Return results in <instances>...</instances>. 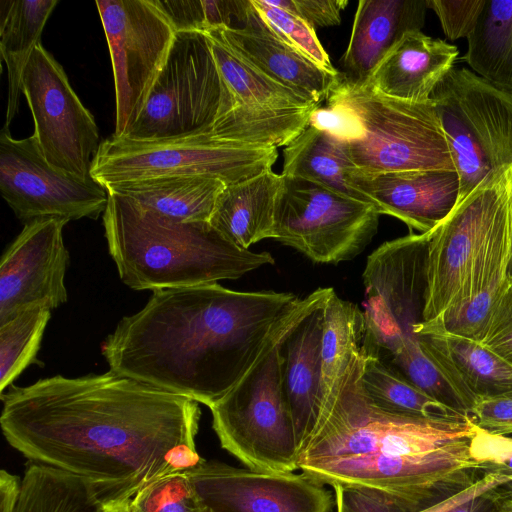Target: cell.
<instances>
[{"label":"cell","instance_id":"cell-25","mask_svg":"<svg viewBox=\"0 0 512 512\" xmlns=\"http://www.w3.org/2000/svg\"><path fill=\"white\" fill-rule=\"evenodd\" d=\"M427 0H361L342 58L346 79L361 83L407 32L425 24Z\"/></svg>","mask_w":512,"mask_h":512},{"label":"cell","instance_id":"cell-18","mask_svg":"<svg viewBox=\"0 0 512 512\" xmlns=\"http://www.w3.org/2000/svg\"><path fill=\"white\" fill-rule=\"evenodd\" d=\"M67 220L39 218L23 230L1 257L0 325L22 311L67 301L65 273L69 253L63 241Z\"/></svg>","mask_w":512,"mask_h":512},{"label":"cell","instance_id":"cell-43","mask_svg":"<svg viewBox=\"0 0 512 512\" xmlns=\"http://www.w3.org/2000/svg\"><path fill=\"white\" fill-rule=\"evenodd\" d=\"M269 4L286 9L315 27L336 26L341 23V11L346 0H267Z\"/></svg>","mask_w":512,"mask_h":512},{"label":"cell","instance_id":"cell-14","mask_svg":"<svg viewBox=\"0 0 512 512\" xmlns=\"http://www.w3.org/2000/svg\"><path fill=\"white\" fill-rule=\"evenodd\" d=\"M512 205V165L483 180L430 230L423 321L453 302L497 222Z\"/></svg>","mask_w":512,"mask_h":512},{"label":"cell","instance_id":"cell-22","mask_svg":"<svg viewBox=\"0 0 512 512\" xmlns=\"http://www.w3.org/2000/svg\"><path fill=\"white\" fill-rule=\"evenodd\" d=\"M413 333L469 414L480 399L512 394V366L480 341L450 333L436 320L420 322Z\"/></svg>","mask_w":512,"mask_h":512},{"label":"cell","instance_id":"cell-36","mask_svg":"<svg viewBox=\"0 0 512 512\" xmlns=\"http://www.w3.org/2000/svg\"><path fill=\"white\" fill-rule=\"evenodd\" d=\"M251 3L261 18L285 42L327 71L338 72L321 45L315 28L309 23L286 9L269 4L267 0H251Z\"/></svg>","mask_w":512,"mask_h":512},{"label":"cell","instance_id":"cell-31","mask_svg":"<svg viewBox=\"0 0 512 512\" xmlns=\"http://www.w3.org/2000/svg\"><path fill=\"white\" fill-rule=\"evenodd\" d=\"M467 41L472 71L512 97V0H486Z\"/></svg>","mask_w":512,"mask_h":512},{"label":"cell","instance_id":"cell-21","mask_svg":"<svg viewBox=\"0 0 512 512\" xmlns=\"http://www.w3.org/2000/svg\"><path fill=\"white\" fill-rule=\"evenodd\" d=\"M512 205L503 213L450 306L436 320L446 331L482 341L511 279Z\"/></svg>","mask_w":512,"mask_h":512},{"label":"cell","instance_id":"cell-10","mask_svg":"<svg viewBox=\"0 0 512 512\" xmlns=\"http://www.w3.org/2000/svg\"><path fill=\"white\" fill-rule=\"evenodd\" d=\"M477 426L467 419H435L391 414L366 395L319 419L302 447L298 464L342 456L413 455L469 439Z\"/></svg>","mask_w":512,"mask_h":512},{"label":"cell","instance_id":"cell-34","mask_svg":"<svg viewBox=\"0 0 512 512\" xmlns=\"http://www.w3.org/2000/svg\"><path fill=\"white\" fill-rule=\"evenodd\" d=\"M50 316L48 306L35 305L0 325L1 394L28 365L40 363L36 355Z\"/></svg>","mask_w":512,"mask_h":512},{"label":"cell","instance_id":"cell-45","mask_svg":"<svg viewBox=\"0 0 512 512\" xmlns=\"http://www.w3.org/2000/svg\"><path fill=\"white\" fill-rule=\"evenodd\" d=\"M491 489L492 488L445 512H502L501 502L494 496Z\"/></svg>","mask_w":512,"mask_h":512},{"label":"cell","instance_id":"cell-24","mask_svg":"<svg viewBox=\"0 0 512 512\" xmlns=\"http://www.w3.org/2000/svg\"><path fill=\"white\" fill-rule=\"evenodd\" d=\"M459 54L455 45L424 34L405 33L362 84L385 96L427 102Z\"/></svg>","mask_w":512,"mask_h":512},{"label":"cell","instance_id":"cell-27","mask_svg":"<svg viewBox=\"0 0 512 512\" xmlns=\"http://www.w3.org/2000/svg\"><path fill=\"white\" fill-rule=\"evenodd\" d=\"M282 183V174L269 169L225 185L215 201L209 223L241 249L273 238L276 203Z\"/></svg>","mask_w":512,"mask_h":512},{"label":"cell","instance_id":"cell-9","mask_svg":"<svg viewBox=\"0 0 512 512\" xmlns=\"http://www.w3.org/2000/svg\"><path fill=\"white\" fill-rule=\"evenodd\" d=\"M380 215L370 202L304 179L283 176L273 239L313 262L338 264L355 258L366 248L377 232Z\"/></svg>","mask_w":512,"mask_h":512},{"label":"cell","instance_id":"cell-17","mask_svg":"<svg viewBox=\"0 0 512 512\" xmlns=\"http://www.w3.org/2000/svg\"><path fill=\"white\" fill-rule=\"evenodd\" d=\"M203 512H331L332 494L305 473L207 461L186 471Z\"/></svg>","mask_w":512,"mask_h":512},{"label":"cell","instance_id":"cell-7","mask_svg":"<svg viewBox=\"0 0 512 512\" xmlns=\"http://www.w3.org/2000/svg\"><path fill=\"white\" fill-rule=\"evenodd\" d=\"M460 187L457 203L512 165V97L467 68L453 67L431 96Z\"/></svg>","mask_w":512,"mask_h":512},{"label":"cell","instance_id":"cell-35","mask_svg":"<svg viewBox=\"0 0 512 512\" xmlns=\"http://www.w3.org/2000/svg\"><path fill=\"white\" fill-rule=\"evenodd\" d=\"M387 363L434 400L461 415L469 416L467 406L438 365L422 350L418 339L401 349Z\"/></svg>","mask_w":512,"mask_h":512},{"label":"cell","instance_id":"cell-2","mask_svg":"<svg viewBox=\"0 0 512 512\" xmlns=\"http://www.w3.org/2000/svg\"><path fill=\"white\" fill-rule=\"evenodd\" d=\"M332 291L318 288L298 298L218 283L154 290L139 312L119 321L102 354L120 376L210 407Z\"/></svg>","mask_w":512,"mask_h":512},{"label":"cell","instance_id":"cell-13","mask_svg":"<svg viewBox=\"0 0 512 512\" xmlns=\"http://www.w3.org/2000/svg\"><path fill=\"white\" fill-rule=\"evenodd\" d=\"M220 98V75L206 34L177 32L168 59L126 137L212 133Z\"/></svg>","mask_w":512,"mask_h":512},{"label":"cell","instance_id":"cell-26","mask_svg":"<svg viewBox=\"0 0 512 512\" xmlns=\"http://www.w3.org/2000/svg\"><path fill=\"white\" fill-rule=\"evenodd\" d=\"M324 305L300 321L281 345L284 386L299 453L312 434L319 415Z\"/></svg>","mask_w":512,"mask_h":512},{"label":"cell","instance_id":"cell-42","mask_svg":"<svg viewBox=\"0 0 512 512\" xmlns=\"http://www.w3.org/2000/svg\"><path fill=\"white\" fill-rule=\"evenodd\" d=\"M481 343L512 366V280L491 317Z\"/></svg>","mask_w":512,"mask_h":512},{"label":"cell","instance_id":"cell-38","mask_svg":"<svg viewBox=\"0 0 512 512\" xmlns=\"http://www.w3.org/2000/svg\"><path fill=\"white\" fill-rule=\"evenodd\" d=\"M332 487L337 512H419L429 507L413 496L384 488L352 484Z\"/></svg>","mask_w":512,"mask_h":512},{"label":"cell","instance_id":"cell-40","mask_svg":"<svg viewBox=\"0 0 512 512\" xmlns=\"http://www.w3.org/2000/svg\"><path fill=\"white\" fill-rule=\"evenodd\" d=\"M486 0H427L437 15L445 36L450 40L466 38L476 27Z\"/></svg>","mask_w":512,"mask_h":512},{"label":"cell","instance_id":"cell-30","mask_svg":"<svg viewBox=\"0 0 512 512\" xmlns=\"http://www.w3.org/2000/svg\"><path fill=\"white\" fill-rule=\"evenodd\" d=\"M353 169L342 143L309 124L283 150V176L304 179L368 202L348 183V174Z\"/></svg>","mask_w":512,"mask_h":512},{"label":"cell","instance_id":"cell-41","mask_svg":"<svg viewBox=\"0 0 512 512\" xmlns=\"http://www.w3.org/2000/svg\"><path fill=\"white\" fill-rule=\"evenodd\" d=\"M469 416L481 430L494 435L511 436L512 394L478 400Z\"/></svg>","mask_w":512,"mask_h":512},{"label":"cell","instance_id":"cell-47","mask_svg":"<svg viewBox=\"0 0 512 512\" xmlns=\"http://www.w3.org/2000/svg\"><path fill=\"white\" fill-rule=\"evenodd\" d=\"M104 512H133L130 502L104 508Z\"/></svg>","mask_w":512,"mask_h":512},{"label":"cell","instance_id":"cell-16","mask_svg":"<svg viewBox=\"0 0 512 512\" xmlns=\"http://www.w3.org/2000/svg\"><path fill=\"white\" fill-rule=\"evenodd\" d=\"M0 190L25 223L39 218L95 219L105 212L109 200L108 190L93 177H77L50 165L34 135L15 139L4 128L0 133Z\"/></svg>","mask_w":512,"mask_h":512},{"label":"cell","instance_id":"cell-48","mask_svg":"<svg viewBox=\"0 0 512 512\" xmlns=\"http://www.w3.org/2000/svg\"><path fill=\"white\" fill-rule=\"evenodd\" d=\"M502 512H512V499L501 501Z\"/></svg>","mask_w":512,"mask_h":512},{"label":"cell","instance_id":"cell-23","mask_svg":"<svg viewBox=\"0 0 512 512\" xmlns=\"http://www.w3.org/2000/svg\"><path fill=\"white\" fill-rule=\"evenodd\" d=\"M323 313L317 420L365 395L362 386L365 362L363 312L354 303L338 297L333 289Z\"/></svg>","mask_w":512,"mask_h":512},{"label":"cell","instance_id":"cell-37","mask_svg":"<svg viewBox=\"0 0 512 512\" xmlns=\"http://www.w3.org/2000/svg\"><path fill=\"white\" fill-rule=\"evenodd\" d=\"M130 505L133 512H203L185 471L153 481L135 495Z\"/></svg>","mask_w":512,"mask_h":512},{"label":"cell","instance_id":"cell-46","mask_svg":"<svg viewBox=\"0 0 512 512\" xmlns=\"http://www.w3.org/2000/svg\"><path fill=\"white\" fill-rule=\"evenodd\" d=\"M21 489V478L6 470L0 472L1 512H13Z\"/></svg>","mask_w":512,"mask_h":512},{"label":"cell","instance_id":"cell-39","mask_svg":"<svg viewBox=\"0 0 512 512\" xmlns=\"http://www.w3.org/2000/svg\"><path fill=\"white\" fill-rule=\"evenodd\" d=\"M470 450L481 476L497 474L507 478L491 489L494 496L500 502L512 499V436L494 435L477 427Z\"/></svg>","mask_w":512,"mask_h":512},{"label":"cell","instance_id":"cell-11","mask_svg":"<svg viewBox=\"0 0 512 512\" xmlns=\"http://www.w3.org/2000/svg\"><path fill=\"white\" fill-rule=\"evenodd\" d=\"M469 439L428 453L355 455L300 462L299 470L322 485L352 484L384 488L434 506L472 486L482 476Z\"/></svg>","mask_w":512,"mask_h":512},{"label":"cell","instance_id":"cell-29","mask_svg":"<svg viewBox=\"0 0 512 512\" xmlns=\"http://www.w3.org/2000/svg\"><path fill=\"white\" fill-rule=\"evenodd\" d=\"M225 185L216 178L182 176L126 183L108 191L127 196L166 218L182 222H209L215 201Z\"/></svg>","mask_w":512,"mask_h":512},{"label":"cell","instance_id":"cell-15","mask_svg":"<svg viewBox=\"0 0 512 512\" xmlns=\"http://www.w3.org/2000/svg\"><path fill=\"white\" fill-rule=\"evenodd\" d=\"M21 90L34 120L33 135L47 162L74 176L91 177L101 144L97 124L63 67L41 43L23 72Z\"/></svg>","mask_w":512,"mask_h":512},{"label":"cell","instance_id":"cell-4","mask_svg":"<svg viewBox=\"0 0 512 512\" xmlns=\"http://www.w3.org/2000/svg\"><path fill=\"white\" fill-rule=\"evenodd\" d=\"M326 100L352 114L351 135L341 143L356 170L367 174L456 171L431 99L421 103L394 99L342 77Z\"/></svg>","mask_w":512,"mask_h":512},{"label":"cell","instance_id":"cell-8","mask_svg":"<svg viewBox=\"0 0 512 512\" xmlns=\"http://www.w3.org/2000/svg\"><path fill=\"white\" fill-rule=\"evenodd\" d=\"M429 239L430 231L411 233L368 256L363 272L366 355L387 362L417 339L413 328L423 321Z\"/></svg>","mask_w":512,"mask_h":512},{"label":"cell","instance_id":"cell-28","mask_svg":"<svg viewBox=\"0 0 512 512\" xmlns=\"http://www.w3.org/2000/svg\"><path fill=\"white\" fill-rule=\"evenodd\" d=\"M57 4L58 0L0 1V52L8 78L4 129H9L18 112L23 72Z\"/></svg>","mask_w":512,"mask_h":512},{"label":"cell","instance_id":"cell-20","mask_svg":"<svg viewBox=\"0 0 512 512\" xmlns=\"http://www.w3.org/2000/svg\"><path fill=\"white\" fill-rule=\"evenodd\" d=\"M245 60L274 81L319 104L328 98L342 75L320 67L280 38L248 0L239 27L215 28Z\"/></svg>","mask_w":512,"mask_h":512},{"label":"cell","instance_id":"cell-1","mask_svg":"<svg viewBox=\"0 0 512 512\" xmlns=\"http://www.w3.org/2000/svg\"><path fill=\"white\" fill-rule=\"evenodd\" d=\"M1 399L7 442L31 462L90 483L104 508L204 461L195 444L198 402L111 370L40 379Z\"/></svg>","mask_w":512,"mask_h":512},{"label":"cell","instance_id":"cell-19","mask_svg":"<svg viewBox=\"0 0 512 512\" xmlns=\"http://www.w3.org/2000/svg\"><path fill=\"white\" fill-rule=\"evenodd\" d=\"M347 180L380 214L395 217L421 233L432 230L451 213L460 187L457 171L445 169L377 174L353 169Z\"/></svg>","mask_w":512,"mask_h":512},{"label":"cell","instance_id":"cell-44","mask_svg":"<svg viewBox=\"0 0 512 512\" xmlns=\"http://www.w3.org/2000/svg\"><path fill=\"white\" fill-rule=\"evenodd\" d=\"M507 481V478L497 474H486L483 475L477 482H475L472 486L465 489L464 491L450 497L449 499L440 502L434 506L423 509L419 512H445L452 507L474 497L483 492L503 484Z\"/></svg>","mask_w":512,"mask_h":512},{"label":"cell","instance_id":"cell-49","mask_svg":"<svg viewBox=\"0 0 512 512\" xmlns=\"http://www.w3.org/2000/svg\"><path fill=\"white\" fill-rule=\"evenodd\" d=\"M509 277L512 278V257H511V262H510V267H509Z\"/></svg>","mask_w":512,"mask_h":512},{"label":"cell","instance_id":"cell-3","mask_svg":"<svg viewBox=\"0 0 512 512\" xmlns=\"http://www.w3.org/2000/svg\"><path fill=\"white\" fill-rule=\"evenodd\" d=\"M103 224L119 276L135 290L213 284L275 263L268 252L235 246L208 221L166 218L114 192Z\"/></svg>","mask_w":512,"mask_h":512},{"label":"cell","instance_id":"cell-32","mask_svg":"<svg viewBox=\"0 0 512 512\" xmlns=\"http://www.w3.org/2000/svg\"><path fill=\"white\" fill-rule=\"evenodd\" d=\"M13 512H104V505L84 479L29 461Z\"/></svg>","mask_w":512,"mask_h":512},{"label":"cell","instance_id":"cell-5","mask_svg":"<svg viewBox=\"0 0 512 512\" xmlns=\"http://www.w3.org/2000/svg\"><path fill=\"white\" fill-rule=\"evenodd\" d=\"M289 333L276 338L246 375L209 407L222 448L250 469H299V445L283 377L281 345Z\"/></svg>","mask_w":512,"mask_h":512},{"label":"cell","instance_id":"cell-33","mask_svg":"<svg viewBox=\"0 0 512 512\" xmlns=\"http://www.w3.org/2000/svg\"><path fill=\"white\" fill-rule=\"evenodd\" d=\"M362 386L367 400L378 409L396 415L467 419L434 400L397 369L376 356L366 355Z\"/></svg>","mask_w":512,"mask_h":512},{"label":"cell","instance_id":"cell-6","mask_svg":"<svg viewBox=\"0 0 512 512\" xmlns=\"http://www.w3.org/2000/svg\"><path fill=\"white\" fill-rule=\"evenodd\" d=\"M278 148L220 139L198 132L159 139L110 138L101 142L90 175L107 190L163 177H211L226 185L253 177L272 166Z\"/></svg>","mask_w":512,"mask_h":512},{"label":"cell","instance_id":"cell-50","mask_svg":"<svg viewBox=\"0 0 512 512\" xmlns=\"http://www.w3.org/2000/svg\"><path fill=\"white\" fill-rule=\"evenodd\" d=\"M511 280H512V278H511Z\"/></svg>","mask_w":512,"mask_h":512},{"label":"cell","instance_id":"cell-12","mask_svg":"<svg viewBox=\"0 0 512 512\" xmlns=\"http://www.w3.org/2000/svg\"><path fill=\"white\" fill-rule=\"evenodd\" d=\"M115 86L116 137H126L163 69L176 30L156 0L96 1Z\"/></svg>","mask_w":512,"mask_h":512}]
</instances>
